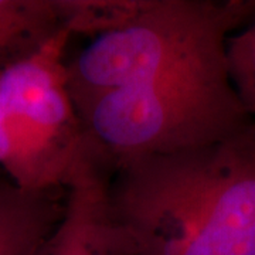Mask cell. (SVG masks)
Masks as SVG:
<instances>
[{"instance_id": "6da1fadb", "label": "cell", "mask_w": 255, "mask_h": 255, "mask_svg": "<svg viewBox=\"0 0 255 255\" xmlns=\"http://www.w3.org/2000/svg\"><path fill=\"white\" fill-rule=\"evenodd\" d=\"M110 204L135 255H255V118L219 140L119 166Z\"/></svg>"}, {"instance_id": "7a4b0ae2", "label": "cell", "mask_w": 255, "mask_h": 255, "mask_svg": "<svg viewBox=\"0 0 255 255\" xmlns=\"http://www.w3.org/2000/svg\"><path fill=\"white\" fill-rule=\"evenodd\" d=\"M255 0H127L119 21L67 58L74 101L173 78L230 80L227 41Z\"/></svg>"}, {"instance_id": "3957f363", "label": "cell", "mask_w": 255, "mask_h": 255, "mask_svg": "<svg viewBox=\"0 0 255 255\" xmlns=\"http://www.w3.org/2000/svg\"><path fill=\"white\" fill-rule=\"evenodd\" d=\"M74 102L87 143L112 173L143 156L223 139L254 119L230 80L173 78Z\"/></svg>"}, {"instance_id": "277c9868", "label": "cell", "mask_w": 255, "mask_h": 255, "mask_svg": "<svg viewBox=\"0 0 255 255\" xmlns=\"http://www.w3.org/2000/svg\"><path fill=\"white\" fill-rule=\"evenodd\" d=\"M71 26L0 70V97L40 189H65L88 150L67 78Z\"/></svg>"}, {"instance_id": "5b68a950", "label": "cell", "mask_w": 255, "mask_h": 255, "mask_svg": "<svg viewBox=\"0 0 255 255\" xmlns=\"http://www.w3.org/2000/svg\"><path fill=\"white\" fill-rule=\"evenodd\" d=\"M111 169L91 149L65 183L64 213L41 255H135L110 204Z\"/></svg>"}, {"instance_id": "8992f818", "label": "cell", "mask_w": 255, "mask_h": 255, "mask_svg": "<svg viewBox=\"0 0 255 255\" xmlns=\"http://www.w3.org/2000/svg\"><path fill=\"white\" fill-rule=\"evenodd\" d=\"M65 189L27 190L0 182V255H41L63 217Z\"/></svg>"}, {"instance_id": "52a82bcc", "label": "cell", "mask_w": 255, "mask_h": 255, "mask_svg": "<svg viewBox=\"0 0 255 255\" xmlns=\"http://www.w3.org/2000/svg\"><path fill=\"white\" fill-rule=\"evenodd\" d=\"M77 0H0V70L71 26Z\"/></svg>"}, {"instance_id": "ba28073f", "label": "cell", "mask_w": 255, "mask_h": 255, "mask_svg": "<svg viewBox=\"0 0 255 255\" xmlns=\"http://www.w3.org/2000/svg\"><path fill=\"white\" fill-rule=\"evenodd\" d=\"M227 68L243 107L255 118V13L228 38Z\"/></svg>"}, {"instance_id": "9c48e42d", "label": "cell", "mask_w": 255, "mask_h": 255, "mask_svg": "<svg viewBox=\"0 0 255 255\" xmlns=\"http://www.w3.org/2000/svg\"><path fill=\"white\" fill-rule=\"evenodd\" d=\"M0 169L16 186L27 190L40 189L36 173L21 146L16 129L0 97Z\"/></svg>"}, {"instance_id": "30bf717a", "label": "cell", "mask_w": 255, "mask_h": 255, "mask_svg": "<svg viewBox=\"0 0 255 255\" xmlns=\"http://www.w3.org/2000/svg\"><path fill=\"white\" fill-rule=\"evenodd\" d=\"M1 180H3V177H0V182H1Z\"/></svg>"}]
</instances>
